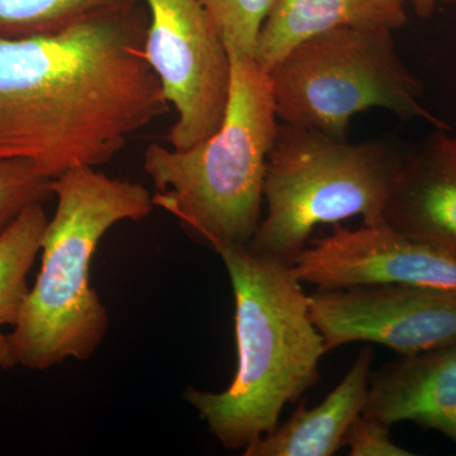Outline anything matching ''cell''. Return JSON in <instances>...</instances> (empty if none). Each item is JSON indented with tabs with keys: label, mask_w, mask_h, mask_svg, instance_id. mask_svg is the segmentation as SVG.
Listing matches in <instances>:
<instances>
[{
	"label": "cell",
	"mask_w": 456,
	"mask_h": 456,
	"mask_svg": "<svg viewBox=\"0 0 456 456\" xmlns=\"http://www.w3.org/2000/svg\"><path fill=\"white\" fill-rule=\"evenodd\" d=\"M362 416L412 422L456 445V340L388 362L370 375Z\"/></svg>",
	"instance_id": "obj_11"
},
{
	"label": "cell",
	"mask_w": 456,
	"mask_h": 456,
	"mask_svg": "<svg viewBox=\"0 0 456 456\" xmlns=\"http://www.w3.org/2000/svg\"><path fill=\"white\" fill-rule=\"evenodd\" d=\"M56 208L41 245V269L8 334L16 365L46 370L89 359L110 317L90 278L99 242L119 222H139L155 206L139 183L77 167L53 180Z\"/></svg>",
	"instance_id": "obj_3"
},
{
	"label": "cell",
	"mask_w": 456,
	"mask_h": 456,
	"mask_svg": "<svg viewBox=\"0 0 456 456\" xmlns=\"http://www.w3.org/2000/svg\"><path fill=\"white\" fill-rule=\"evenodd\" d=\"M384 224L456 257V132L402 147Z\"/></svg>",
	"instance_id": "obj_10"
},
{
	"label": "cell",
	"mask_w": 456,
	"mask_h": 456,
	"mask_svg": "<svg viewBox=\"0 0 456 456\" xmlns=\"http://www.w3.org/2000/svg\"><path fill=\"white\" fill-rule=\"evenodd\" d=\"M227 50L255 57L264 22L277 0H200Z\"/></svg>",
	"instance_id": "obj_16"
},
{
	"label": "cell",
	"mask_w": 456,
	"mask_h": 456,
	"mask_svg": "<svg viewBox=\"0 0 456 456\" xmlns=\"http://www.w3.org/2000/svg\"><path fill=\"white\" fill-rule=\"evenodd\" d=\"M407 2L412 5L417 16L428 18L434 13L437 5L452 4V3H456V0H407Z\"/></svg>",
	"instance_id": "obj_19"
},
{
	"label": "cell",
	"mask_w": 456,
	"mask_h": 456,
	"mask_svg": "<svg viewBox=\"0 0 456 456\" xmlns=\"http://www.w3.org/2000/svg\"><path fill=\"white\" fill-rule=\"evenodd\" d=\"M131 7L28 37L0 36V160L55 179L112 160L169 112Z\"/></svg>",
	"instance_id": "obj_1"
},
{
	"label": "cell",
	"mask_w": 456,
	"mask_h": 456,
	"mask_svg": "<svg viewBox=\"0 0 456 456\" xmlns=\"http://www.w3.org/2000/svg\"><path fill=\"white\" fill-rule=\"evenodd\" d=\"M302 284L320 290L368 284H403L456 293V257L388 224L338 226L310 241L293 261Z\"/></svg>",
	"instance_id": "obj_9"
},
{
	"label": "cell",
	"mask_w": 456,
	"mask_h": 456,
	"mask_svg": "<svg viewBox=\"0 0 456 456\" xmlns=\"http://www.w3.org/2000/svg\"><path fill=\"white\" fill-rule=\"evenodd\" d=\"M134 0H0V36L46 35L77 20L132 7Z\"/></svg>",
	"instance_id": "obj_15"
},
{
	"label": "cell",
	"mask_w": 456,
	"mask_h": 456,
	"mask_svg": "<svg viewBox=\"0 0 456 456\" xmlns=\"http://www.w3.org/2000/svg\"><path fill=\"white\" fill-rule=\"evenodd\" d=\"M407 0H277L261 28L255 60L265 71L299 42L338 27L401 28Z\"/></svg>",
	"instance_id": "obj_13"
},
{
	"label": "cell",
	"mask_w": 456,
	"mask_h": 456,
	"mask_svg": "<svg viewBox=\"0 0 456 456\" xmlns=\"http://www.w3.org/2000/svg\"><path fill=\"white\" fill-rule=\"evenodd\" d=\"M47 217L44 203H35L14 220L0 237V369L16 365L4 326L16 325L29 287V270L41 251Z\"/></svg>",
	"instance_id": "obj_14"
},
{
	"label": "cell",
	"mask_w": 456,
	"mask_h": 456,
	"mask_svg": "<svg viewBox=\"0 0 456 456\" xmlns=\"http://www.w3.org/2000/svg\"><path fill=\"white\" fill-rule=\"evenodd\" d=\"M227 51L230 95L220 128L188 149L152 143L143 155L154 206L216 253L248 246L256 232L279 127L268 71L254 56Z\"/></svg>",
	"instance_id": "obj_4"
},
{
	"label": "cell",
	"mask_w": 456,
	"mask_h": 456,
	"mask_svg": "<svg viewBox=\"0 0 456 456\" xmlns=\"http://www.w3.org/2000/svg\"><path fill=\"white\" fill-rule=\"evenodd\" d=\"M389 426L360 415L344 436L351 456H412L413 452L393 443Z\"/></svg>",
	"instance_id": "obj_18"
},
{
	"label": "cell",
	"mask_w": 456,
	"mask_h": 456,
	"mask_svg": "<svg viewBox=\"0 0 456 456\" xmlns=\"http://www.w3.org/2000/svg\"><path fill=\"white\" fill-rule=\"evenodd\" d=\"M384 28L338 27L292 47L269 71L279 121L346 140L350 122L380 108L449 127L422 106L425 86Z\"/></svg>",
	"instance_id": "obj_6"
},
{
	"label": "cell",
	"mask_w": 456,
	"mask_h": 456,
	"mask_svg": "<svg viewBox=\"0 0 456 456\" xmlns=\"http://www.w3.org/2000/svg\"><path fill=\"white\" fill-rule=\"evenodd\" d=\"M373 353L362 350L336 388L314 408L299 406L285 424L248 445L245 456H331L367 403Z\"/></svg>",
	"instance_id": "obj_12"
},
{
	"label": "cell",
	"mask_w": 456,
	"mask_h": 456,
	"mask_svg": "<svg viewBox=\"0 0 456 456\" xmlns=\"http://www.w3.org/2000/svg\"><path fill=\"white\" fill-rule=\"evenodd\" d=\"M217 254L235 296L236 374L224 391L189 387L184 399L221 445L236 452L277 428L283 408L318 382L327 351L292 265L248 246Z\"/></svg>",
	"instance_id": "obj_2"
},
{
	"label": "cell",
	"mask_w": 456,
	"mask_h": 456,
	"mask_svg": "<svg viewBox=\"0 0 456 456\" xmlns=\"http://www.w3.org/2000/svg\"><path fill=\"white\" fill-rule=\"evenodd\" d=\"M145 57L176 112L169 146L197 145L220 128L230 95L231 62L200 0H143Z\"/></svg>",
	"instance_id": "obj_7"
},
{
	"label": "cell",
	"mask_w": 456,
	"mask_h": 456,
	"mask_svg": "<svg viewBox=\"0 0 456 456\" xmlns=\"http://www.w3.org/2000/svg\"><path fill=\"white\" fill-rule=\"evenodd\" d=\"M53 180L27 160H0V237L27 207L53 198Z\"/></svg>",
	"instance_id": "obj_17"
},
{
	"label": "cell",
	"mask_w": 456,
	"mask_h": 456,
	"mask_svg": "<svg viewBox=\"0 0 456 456\" xmlns=\"http://www.w3.org/2000/svg\"><path fill=\"white\" fill-rule=\"evenodd\" d=\"M401 152L386 139L353 143L279 123L264 182L266 213L248 248L292 265L321 224L358 216L362 224H384Z\"/></svg>",
	"instance_id": "obj_5"
},
{
	"label": "cell",
	"mask_w": 456,
	"mask_h": 456,
	"mask_svg": "<svg viewBox=\"0 0 456 456\" xmlns=\"http://www.w3.org/2000/svg\"><path fill=\"white\" fill-rule=\"evenodd\" d=\"M308 307L326 351L374 342L415 355L456 340V293L403 284L320 290Z\"/></svg>",
	"instance_id": "obj_8"
}]
</instances>
